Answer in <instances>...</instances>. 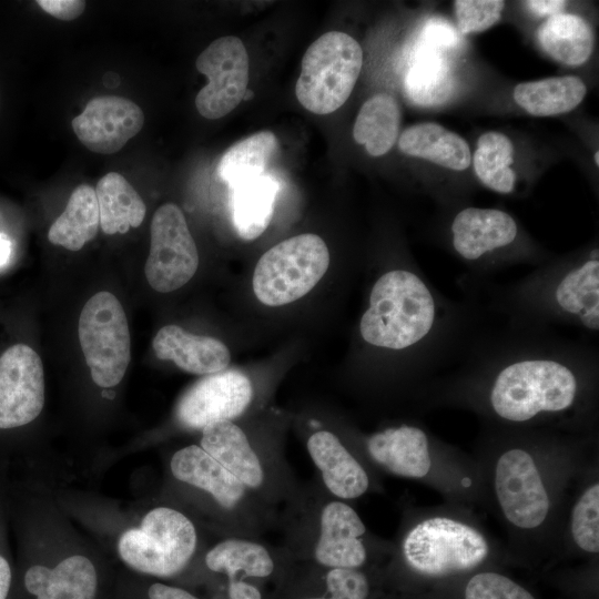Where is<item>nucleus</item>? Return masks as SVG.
Wrapping results in <instances>:
<instances>
[{"label":"nucleus","mask_w":599,"mask_h":599,"mask_svg":"<svg viewBox=\"0 0 599 599\" xmlns=\"http://www.w3.org/2000/svg\"><path fill=\"white\" fill-rule=\"evenodd\" d=\"M399 150L413 158L455 170H466L471 162L468 143L455 132L434 122L414 124L398 139Z\"/></svg>","instance_id":"23"},{"label":"nucleus","mask_w":599,"mask_h":599,"mask_svg":"<svg viewBox=\"0 0 599 599\" xmlns=\"http://www.w3.org/2000/svg\"><path fill=\"white\" fill-rule=\"evenodd\" d=\"M23 587L34 599H95L98 572L88 556L74 552L53 566L29 562Z\"/></svg>","instance_id":"18"},{"label":"nucleus","mask_w":599,"mask_h":599,"mask_svg":"<svg viewBox=\"0 0 599 599\" xmlns=\"http://www.w3.org/2000/svg\"><path fill=\"white\" fill-rule=\"evenodd\" d=\"M4 495H0V599H7L12 586L13 569L4 529Z\"/></svg>","instance_id":"39"},{"label":"nucleus","mask_w":599,"mask_h":599,"mask_svg":"<svg viewBox=\"0 0 599 599\" xmlns=\"http://www.w3.org/2000/svg\"><path fill=\"white\" fill-rule=\"evenodd\" d=\"M253 398L250 378L238 370H222L195 382L179 399L177 422L189 429L241 416Z\"/></svg>","instance_id":"14"},{"label":"nucleus","mask_w":599,"mask_h":599,"mask_svg":"<svg viewBox=\"0 0 599 599\" xmlns=\"http://www.w3.org/2000/svg\"><path fill=\"white\" fill-rule=\"evenodd\" d=\"M463 361L470 373L485 377L493 413L516 424L569 410L599 363L591 346L547 328L511 324L498 336H477Z\"/></svg>","instance_id":"1"},{"label":"nucleus","mask_w":599,"mask_h":599,"mask_svg":"<svg viewBox=\"0 0 599 599\" xmlns=\"http://www.w3.org/2000/svg\"><path fill=\"white\" fill-rule=\"evenodd\" d=\"M571 532L575 542L587 552L599 551V485L589 487L572 510Z\"/></svg>","instance_id":"34"},{"label":"nucleus","mask_w":599,"mask_h":599,"mask_svg":"<svg viewBox=\"0 0 599 599\" xmlns=\"http://www.w3.org/2000/svg\"><path fill=\"white\" fill-rule=\"evenodd\" d=\"M566 1L562 0H530L525 1V4L531 12L539 17H551L560 13L566 6Z\"/></svg>","instance_id":"43"},{"label":"nucleus","mask_w":599,"mask_h":599,"mask_svg":"<svg viewBox=\"0 0 599 599\" xmlns=\"http://www.w3.org/2000/svg\"><path fill=\"white\" fill-rule=\"evenodd\" d=\"M598 155H599V152L597 151L595 153V155H593V160H595V163H596L597 166L599 165V156Z\"/></svg>","instance_id":"45"},{"label":"nucleus","mask_w":599,"mask_h":599,"mask_svg":"<svg viewBox=\"0 0 599 599\" xmlns=\"http://www.w3.org/2000/svg\"><path fill=\"white\" fill-rule=\"evenodd\" d=\"M170 470L177 481L203 491L227 511L237 510L251 493L200 445L176 450L171 457Z\"/></svg>","instance_id":"17"},{"label":"nucleus","mask_w":599,"mask_h":599,"mask_svg":"<svg viewBox=\"0 0 599 599\" xmlns=\"http://www.w3.org/2000/svg\"><path fill=\"white\" fill-rule=\"evenodd\" d=\"M514 145L508 136L497 131H488L477 140L473 164L478 180L488 189L509 194L515 190L516 174Z\"/></svg>","instance_id":"33"},{"label":"nucleus","mask_w":599,"mask_h":599,"mask_svg":"<svg viewBox=\"0 0 599 599\" xmlns=\"http://www.w3.org/2000/svg\"><path fill=\"white\" fill-rule=\"evenodd\" d=\"M369 583L357 569H329L326 573V592L321 597L305 599H366Z\"/></svg>","instance_id":"37"},{"label":"nucleus","mask_w":599,"mask_h":599,"mask_svg":"<svg viewBox=\"0 0 599 599\" xmlns=\"http://www.w3.org/2000/svg\"><path fill=\"white\" fill-rule=\"evenodd\" d=\"M277 191V182L265 174L235 189L233 222L241 238L255 240L267 229Z\"/></svg>","instance_id":"31"},{"label":"nucleus","mask_w":599,"mask_h":599,"mask_svg":"<svg viewBox=\"0 0 599 599\" xmlns=\"http://www.w3.org/2000/svg\"><path fill=\"white\" fill-rule=\"evenodd\" d=\"M78 334L92 380L105 389L116 386L131 357L129 324L119 300L106 291L93 295L81 311Z\"/></svg>","instance_id":"8"},{"label":"nucleus","mask_w":599,"mask_h":599,"mask_svg":"<svg viewBox=\"0 0 599 599\" xmlns=\"http://www.w3.org/2000/svg\"><path fill=\"white\" fill-rule=\"evenodd\" d=\"M476 313L445 297L415 268L395 267L374 282L361 316L369 346L410 354L427 369L461 358L476 339Z\"/></svg>","instance_id":"2"},{"label":"nucleus","mask_w":599,"mask_h":599,"mask_svg":"<svg viewBox=\"0 0 599 599\" xmlns=\"http://www.w3.org/2000/svg\"><path fill=\"white\" fill-rule=\"evenodd\" d=\"M41 358L26 344L0 356V432L22 428L41 414L45 400Z\"/></svg>","instance_id":"12"},{"label":"nucleus","mask_w":599,"mask_h":599,"mask_svg":"<svg viewBox=\"0 0 599 599\" xmlns=\"http://www.w3.org/2000/svg\"><path fill=\"white\" fill-rule=\"evenodd\" d=\"M306 446L311 459L321 471L324 486L333 496L355 499L367 491V473L335 434L315 432L308 437Z\"/></svg>","instance_id":"21"},{"label":"nucleus","mask_w":599,"mask_h":599,"mask_svg":"<svg viewBox=\"0 0 599 599\" xmlns=\"http://www.w3.org/2000/svg\"><path fill=\"white\" fill-rule=\"evenodd\" d=\"M459 35L455 27L445 19L432 18L422 29L418 38V51H433L440 53L458 44Z\"/></svg>","instance_id":"38"},{"label":"nucleus","mask_w":599,"mask_h":599,"mask_svg":"<svg viewBox=\"0 0 599 599\" xmlns=\"http://www.w3.org/2000/svg\"><path fill=\"white\" fill-rule=\"evenodd\" d=\"M450 233L460 260L488 273L490 267L510 262L507 250L516 244L519 229L502 210L469 206L453 217Z\"/></svg>","instance_id":"11"},{"label":"nucleus","mask_w":599,"mask_h":599,"mask_svg":"<svg viewBox=\"0 0 599 599\" xmlns=\"http://www.w3.org/2000/svg\"><path fill=\"white\" fill-rule=\"evenodd\" d=\"M329 265L326 243L316 234L290 237L266 251L253 274V291L265 305L281 306L306 295Z\"/></svg>","instance_id":"6"},{"label":"nucleus","mask_w":599,"mask_h":599,"mask_svg":"<svg viewBox=\"0 0 599 599\" xmlns=\"http://www.w3.org/2000/svg\"><path fill=\"white\" fill-rule=\"evenodd\" d=\"M152 347L158 358L172 361L180 369L196 375L224 370L231 361L226 345L211 336L187 333L177 325H165L155 334Z\"/></svg>","instance_id":"20"},{"label":"nucleus","mask_w":599,"mask_h":599,"mask_svg":"<svg viewBox=\"0 0 599 599\" xmlns=\"http://www.w3.org/2000/svg\"><path fill=\"white\" fill-rule=\"evenodd\" d=\"M495 490L506 518L522 529L540 526L550 501L531 455L520 448L500 455L495 469Z\"/></svg>","instance_id":"13"},{"label":"nucleus","mask_w":599,"mask_h":599,"mask_svg":"<svg viewBox=\"0 0 599 599\" xmlns=\"http://www.w3.org/2000/svg\"><path fill=\"white\" fill-rule=\"evenodd\" d=\"M455 81L451 69L441 53L417 51L408 69L404 88L407 98L420 106H435L453 94Z\"/></svg>","instance_id":"32"},{"label":"nucleus","mask_w":599,"mask_h":599,"mask_svg":"<svg viewBox=\"0 0 599 599\" xmlns=\"http://www.w3.org/2000/svg\"><path fill=\"white\" fill-rule=\"evenodd\" d=\"M2 490H3V485H2V479H1V476H0V495L2 494Z\"/></svg>","instance_id":"46"},{"label":"nucleus","mask_w":599,"mask_h":599,"mask_svg":"<svg viewBox=\"0 0 599 599\" xmlns=\"http://www.w3.org/2000/svg\"><path fill=\"white\" fill-rule=\"evenodd\" d=\"M206 567L229 579L238 573L264 578L273 573L275 562L270 550L262 544L244 538H226L211 547L205 554Z\"/></svg>","instance_id":"30"},{"label":"nucleus","mask_w":599,"mask_h":599,"mask_svg":"<svg viewBox=\"0 0 599 599\" xmlns=\"http://www.w3.org/2000/svg\"><path fill=\"white\" fill-rule=\"evenodd\" d=\"M400 108L394 97L378 93L361 106L353 126V138L372 156L386 154L395 144L400 125Z\"/></svg>","instance_id":"27"},{"label":"nucleus","mask_w":599,"mask_h":599,"mask_svg":"<svg viewBox=\"0 0 599 599\" xmlns=\"http://www.w3.org/2000/svg\"><path fill=\"white\" fill-rule=\"evenodd\" d=\"M99 226L95 191L89 184H80L71 193L62 214L50 226L48 240L54 245L77 252L95 237Z\"/></svg>","instance_id":"28"},{"label":"nucleus","mask_w":599,"mask_h":599,"mask_svg":"<svg viewBox=\"0 0 599 599\" xmlns=\"http://www.w3.org/2000/svg\"><path fill=\"white\" fill-rule=\"evenodd\" d=\"M200 446L250 491L265 486V466L246 434L236 424L225 420L204 427Z\"/></svg>","instance_id":"19"},{"label":"nucleus","mask_w":599,"mask_h":599,"mask_svg":"<svg viewBox=\"0 0 599 599\" xmlns=\"http://www.w3.org/2000/svg\"><path fill=\"white\" fill-rule=\"evenodd\" d=\"M366 447L375 463L397 476L422 478L432 466L428 437L417 426L385 428L370 435Z\"/></svg>","instance_id":"22"},{"label":"nucleus","mask_w":599,"mask_h":599,"mask_svg":"<svg viewBox=\"0 0 599 599\" xmlns=\"http://www.w3.org/2000/svg\"><path fill=\"white\" fill-rule=\"evenodd\" d=\"M199 252L181 209L166 203L151 222V246L145 263V277L160 293L182 287L195 274Z\"/></svg>","instance_id":"9"},{"label":"nucleus","mask_w":599,"mask_h":599,"mask_svg":"<svg viewBox=\"0 0 599 599\" xmlns=\"http://www.w3.org/2000/svg\"><path fill=\"white\" fill-rule=\"evenodd\" d=\"M199 542L194 522L170 506L149 509L138 526L118 538L120 559L131 569L167 578L181 572L193 558Z\"/></svg>","instance_id":"4"},{"label":"nucleus","mask_w":599,"mask_h":599,"mask_svg":"<svg viewBox=\"0 0 599 599\" xmlns=\"http://www.w3.org/2000/svg\"><path fill=\"white\" fill-rule=\"evenodd\" d=\"M37 3L47 13L63 21L75 20L85 9V1L82 0H39Z\"/></svg>","instance_id":"40"},{"label":"nucleus","mask_w":599,"mask_h":599,"mask_svg":"<svg viewBox=\"0 0 599 599\" xmlns=\"http://www.w3.org/2000/svg\"><path fill=\"white\" fill-rule=\"evenodd\" d=\"M537 37L552 59L572 67L583 64L595 47L592 28L583 18L572 13L548 17L539 27Z\"/></svg>","instance_id":"24"},{"label":"nucleus","mask_w":599,"mask_h":599,"mask_svg":"<svg viewBox=\"0 0 599 599\" xmlns=\"http://www.w3.org/2000/svg\"><path fill=\"white\" fill-rule=\"evenodd\" d=\"M465 599H535L524 587L496 572H480L468 581Z\"/></svg>","instance_id":"36"},{"label":"nucleus","mask_w":599,"mask_h":599,"mask_svg":"<svg viewBox=\"0 0 599 599\" xmlns=\"http://www.w3.org/2000/svg\"><path fill=\"white\" fill-rule=\"evenodd\" d=\"M505 2L501 0H456L454 9L461 34L481 32L500 18Z\"/></svg>","instance_id":"35"},{"label":"nucleus","mask_w":599,"mask_h":599,"mask_svg":"<svg viewBox=\"0 0 599 599\" xmlns=\"http://www.w3.org/2000/svg\"><path fill=\"white\" fill-rule=\"evenodd\" d=\"M11 254V243L4 234H0V266L4 265Z\"/></svg>","instance_id":"44"},{"label":"nucleus","mask_w":599,"mask_h":599,"mask_svg":"<svg viewBox=\"0 0 599 599\" xmlns=\"http://www.w3.org/2000/svg\"><path fill=\"white\" fill-rule=\"evenodd\" d=\"M227 592L230 599H262V593L255 586L237 578L230 579Z\"/></svg>","instance_id":"42"},{"label":"nucleus","mask_w":599,"mask_h":599,"mask_svg":"<svg viewBox=\"0 0 599 599\" xmlns=\"http://www.w3.org/2000/svg\"><path fill=\"white\" fill-rule=\"evenodd\" d=\"M363 65V50L349 34L329 31L305 51L295 85L298 102L315 114H328L349 98Z\"/></svg>","instance_id":"5"},{"label":"nucleus","mask_w":599,"mask_h":599,"mask_svg":"<svg viewBox=\"0 0 599 599\" xmlns=\"http://www.w3.org/2000/svg\"><path fill=\"white\" fill-rule=\"evenodd\" d=\"M148 597L149 599H199L182 588L160 582L150 586L148 589Z\"/></svg>","instance_id":"41"},{"label":"nucleus","mask_w":599,"mask_h":599,"mask_svg":"<svg viewBox=\"0 0 599 599\" xmlns=\"http://www.w3.org/2000/svg\"><path fill=\"white\" fill-rule=\"evenodd\" d=\"M195 67L209 79L195 98V106L202 116L223 118L244 99L248 84V54L240 38L227 35L214 40L200 53Z\"/></svg>","instance_id":"10"},{"label":"nucleus","mask_w":599,"mask_h":599,"mask_svg":"<svg viewBox=\"0 0 599 599\" xmlns=\"http://www.w3.org/2000/svg\"><path fill=\"white\" fill-rule=\"evenodd\" d=\"M498 306L511 325H562L590 335L599 331V248L532 271L504 290Z\"/></svg>","instance_id":"3"},{"label":"nucleus","mask_w":599,"mask_h":599,"mask_svg":"<svg viewBox=\"0 0 599 599\" xmlns=\"http://www.w3.org/2000/svg\"><path fill=\"white\" fill-rule=\"evenodd\" d=\"M278 141L271 131H260L233 144L217 166L219 176L233 189L264 175Z\"/></svg>","instance_id":"29"},{"label":"nucleus","mask_w":599,"mask_h":599,"mask_svg":"<svg viewBox=\"0 0 599 599\" xmlns=\"http://www.w3.org/2000/svg\"><path fill=\"white\" fill-rule=\"evenodd\" d=\"M402 550L413 570L441 577L476 568L487 558L489 546L469 525L447 517H433L407 532Z\"/></svg>","instance_id":"7"},{"label":"nucleus","mask_w":599,"mask_h":599,"mask_svg":"<svg viewBox=\"0 0 599 599\" xmlns=\"http://www.w3.org/2000/svg\"><path fill=\"white\" fill-rule=\"evenodd\" d=\"M144 124V114L133 101L118 95L97 97L72 120V129L81 143L99 154H113L136 135Z\"/></svg>","instance_id":"15"},{"label":"nucleus","mask_w":599,"mask_h":599,"mask_svg":"<svg viewBox=\"0 0 599 599\" xmlns=\"http://www.w3.org/2000/svg\"><path fill=\"white\" fill-rule=\"evenodd\" d=\"M100 226L108 235L124 234L144 220L146 207L128 180L116 172L102 176L95 189Z\"/></svg>","instance_id":"25"},{"label":"nucleus","mask_w":599,"mask_h":599,"mask_svg":"<svg viewBox=\"0 0 599 599\" xmlns=\"http://www.w3.org/2000/svg\"><path fill=\"white\" fill-rule=\"evenodd\" d=\"M586 93L587 87L580 78L561 75L517 84L514 100L531 115L550 116L573 110Z\"/></svg>","instance_id":"26"},{"label":"nucleus","mask_w":599,"mask_h":599,"mask_svg":"<svg viewBox=\"0 0 599 599\" xmlns=\"http://www.w3.org/2000/svg\"><path fill=\"white\" fill-rule=\"evenodd\" d=\"M366 528L353 507L341 500L324 504L313 546L315 561L326 568L357 569L367 559Z\"/></svg>","instance_id":"16"}]
</instances>
